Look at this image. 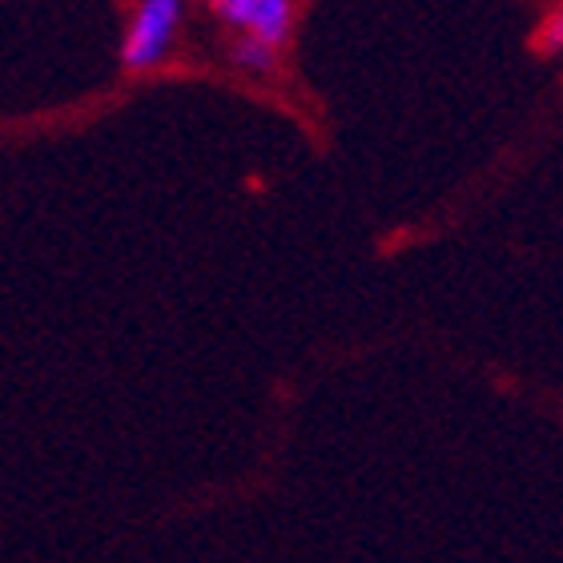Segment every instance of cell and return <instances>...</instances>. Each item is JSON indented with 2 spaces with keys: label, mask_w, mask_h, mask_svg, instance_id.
I'll return each instance as SVG.
<instances>
[{
  "label": "cell",
  "mask_w": 563,
  "mask_h": 563,
  "mask_svg": "<svg viewBox=\"0 0 563 563\" xmlns=\"http://www.w3.org/2000/svg\"><path fill=\"white\" fill-rule=\"evenodd\" d=\"M278 53L282 48L266 45V41H258V36H250V33H238L234 41H230V60H234V69L250 73V77H266V73L278 69Z\"/></svg>",
  "instance_id": "3"
},
{
  "label": "cell",
  "mask_w": 563,
  "mask_h": 563,
  "mask_svg": "<svg viewBox=\"0 0 563 563\" xmlns=\"http://www.w3.org/2000/svg\"><path fill=\"white\" fill-rule=\"evenodd\" d=\"M536 48H540L543 57L563 53V9H555L552 16L540 24V33H536Z\"/></svg>",
  "instance_id": "4"
},
{
  "label": "cell",
  "mask_w": 563,
  "mask_h": 563,
  "mask_svg": "<svg viewBox=\"0 0 563 563\" xmlns=\"http://www.w3.org/2000/svg\"><path fill=\"white\" fill-rule=\"evenodd\" d=\"M181 16H186V0H137V12L130 21L125 45H121V65L133 73L162 65L165 53L174 48Z\"/></svg>",
  "instance_id": "1"
},
{
  "label": "cell",
  "mask_w": 563,
  "mask_h": 563,
  "mask_svg": "<svg viewBox=\"0 0 563 563\" xmlns=\"http://www.w3.org/2000/svg\"><path fill=\"white\" fill-rule=\"evenodd\" d=\"M210 9L238 33H250L274 48H286L294 33V0H210Z\"/></svg>",
  "instance_id": "2"
}]
</instances>
